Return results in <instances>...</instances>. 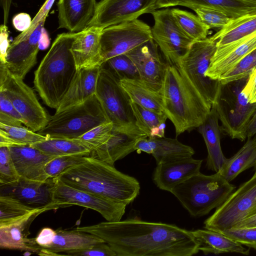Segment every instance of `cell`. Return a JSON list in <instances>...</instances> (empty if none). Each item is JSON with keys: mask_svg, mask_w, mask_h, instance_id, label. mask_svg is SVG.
<instances>
[{"mask_svg": "<svg viewBox=\"0 0 256 256\" xmlns=\"http://www.w3.org/2000/svg\"><path fill=\"white\" fill-rule=\"evenodd\" d=\"M242 93L250 103H256V68L248 78Z\"/></svg>", "mask_w": 256, "mask_h": 256, "instance_id": "50", "label": "cell"}, {"mask_svg": "<svg viewBox=\"0 0 256 256\" xmlns=\"http://www.w3.org/2000/svg\"><path fill=\"white\" fill-rule=\"evenodd\" d=\"M8 148L20 176L39 181L49 178L45 168L46 164L54 156L48 155L28 145H16Z\"/></svg>", "mask_w": 256, "mask_h": 256, "instance_id": "21", "label": "cell"}, {"mask_svg": "<svg viewBox=\"0 0 256 256\" xmlns=\"http://www.w3.org/2000/svg\"><path fill=\"white\" fill-rule=\"evenodd\" d=\"M46 20L41 21L32 32L20 40L12 41L8 50L6 66L13 74L24 79L36 63L40 39Z\"/></svg>", "mask_w": 256, "mask_h": 256, "instance_id": "18", "label": "cell"}, {"mask_svg": "<svg viewBox=\"0 0 256 256\" xmlns=\"http://www.w3.org/2000/svg\"><path fill=\"white\" fill-rule=\"evenodd\" d=\"M9 32L6 24H2L0 26V62L6 63L8 50L10 44L8 40Z\"/></svg>", "mask_w": 256, "mask_h": 256, "instance_id": "51", "label": "cell"}, {"mask_svg": "<svg viewBox=\"0 0 256 256\" xmlns=\"http://www.w3.org/2000/svg\"><path fill=\"white\" fill-rule=\"evenodd\" d=\"M125 54L135 64L142 82L160 93L168 64L162 62L158 46L152 38Z\"/></svg>", "mask_w": 256, "mask_h": 256, "instance_id": "17", "label": "cell"}, {"mask_svg": "<svg viewBox=\"0 0 256 256\" xmlns=\"http://www.w3.org/2000/svg\"><path fill=\"white\" fill-rule=\"evenodd\" d=\"M100 66L110 70L120 80L122 78L140 79L135 64L126 54L110 58Z\"/></svg>", "mask_w": 256, "mask_h": 256, "instance_id": "39", "label": "cell"}, {"mask_svg": "<svg viewBox=\"0 0 256 256\" xmlns=\"http://www.w3.org/2000/svg\"><path fill=\"white\" fill-rule=\"evenodd\" d=\"M83 155H67L56 156L46 165L45 170L48 178H55L68 168L84 162L86 158Z\"/></svg>", "mask_w": 256, "mask_h": 256, "instance_id": "42", "label": "cell"}, {"mask_svg": "<svg viewBox=\"0 0 256 256\" xmlns=\"http://www.w3.org/2000/svg\"><path fill=\"white\" fill-rule=\"evenodd\" d=\"M120 83L131 101L156 112H164L161 93L151 90L140 79L122 78Z\"/></svg>", "mask_w": 256, "mask_h": 256, "instance_id": "32", "label": "cell"}, {"mask_svg": "<svg viewBox=\"0 0 256 256\" xmlns=\"http://www.w3.org/2000/svg\"><path fill=\"white\" fill-rule=\"evenodd\" d=\"M256 68V50L250 52L219 79L222 84L249 77Z\"/></svg>", "mask_w": 256, "mask_h": 256, "instance_id": "41", "label": "cell"}, {"mask_svg": "<svg viewBox=\"0 0 256 256\" xmlns=\"http://www.w3.org/2000/svg\"><path fill=\"white\" fill-rule=\"evenodd\" d=\"M193 10L206 7L221 10L232 18L256 13V4L244 0H180L179 5Z\"/></svg>", "mask_w": 256, "mask_h": 256, "instance_id": "34", "label": "cell"}, {"mask_svg": "<svg viewBox=\"0 0 256 256\" xmlns=\"http://www.w3.org/2000/svg\"><path fill=\"white\" fill-rule=\"evenodd\" d=\"M218 116L215 107L212 105L211 110L198 130L206 144L208 156L206 166L216 172L222 168L226 158L222 150L220 145V128L218 124Z\"/></svg>", "mask_w": 256, "mask_h": 256, "instance_id": "27", "label": "cell"}, {"mask_svg": "<svg viewBox=\"0 0 256 256\" xmlns=\"http://www.w3.org/2000/svg\"><path fill=\"white\" fill-rule=\"evenodd\" d=\"M202 160L191 157L157 164L152 180L160 189L170 192L176 186L200 172Z\"/></svg>", "mask_w": 256, "mask_h": 256, "instance_id": "20", "label": "cell"}, {"mask_svg": "<svg viewBox=\"0 0 256 256\" xmlns=\"http://www.w3.org/2000/svg\"><path fill=\"white\" fill-rule=\"evenodd\" d=\"M110 122L95 94L82 104L56 112L50 116L46 126L37 132L48 138H76Z\"/></svg>", "mask_w": 256, "mask_h": 256, "instance_id": "6", "label": "cell"}, {"mask_svg": "<svg viewBox=\"0 0 256 256\" xmlns=\"http://www.w3.org/2000/svg\"><path fill=\"white\" fill-rule=\"evenodd\" d=\"M0 88L6 92L27 128L38 132L46 126L50 116L34 90L24 82V79L13 74L5 64L1 63Z\"/></svg>", "mask_w": 256, "mask_h": 256, "instance_id": "10", "label": "cell"}, {"mask_svg": "<svg viewBox=\"0 0 256 256\" xmlns=\"http://www.w3.org/2000/svg\"><path fill=\"white\" fill-rule=\"evenodd\" d=\"M37 210L9 196H0V228L12 224Z\"/></svg>", "mask_w": 256, "mask_h": 256, "instance_id": "38", "label": "cell"}, {"mask_svg": "<svg viewBox=\"0 0 256 256\" xmlns=\"http://www.w3.org/2000/svg\"><path fill=\"white\" fill-rule=\"evenodd\" d=\"M18 145L15 141L0 132V147ZM20 146V145H19Z\"/></svg>", "mask_w": 256, "mask_h": 256, "instance_id": "58", "label": "cell"}, {"mask_svg": "<svg viewBox=\"0 0 256 256\" xmlns=\"http://www.w3.org/2000/svg\"><path fill=\"white\" fill-rule=\"evenodd\" d=\"M151 14L154 22L151 28L152 40L162 52L166 63L178 66L194 41L180 26L171 9L155 10Z\"/></svg>", "mask_w": 256, "mask_h": 256, "instance_id": "13", "label": "cell"}, {"mask_svg": "<svg viewBox=\"0 0 256 256\" xmlns=\"http://www.w3.org/2000/svg\"><path fill=\"white\" fill-rule=\"evenodd\" d=\"M76 33L58 34L34 72V88L50 108H58L77 72L70 50Z\"/></svg>", "mask_w": 256, "mask_h": 256, "instance_id": "4", "label": "cell"}, {"mask_svg": "<svg viewBox=\"0 0 256 256\" xmlns=\"http://www.w3.org/2000/svg\"><path fill=\"white\" fill-rule=\"evenodd\" d=\"M63 255L73 256H116V252L106 242L96 244L91 247L64 252Z\"/></svg>", "mask_w": 256, "mask_h": 256, "instance_id": "48", "label": "cell"}, {"mask_svg": "<svg viewBox=\"0 0 256 256\" xmlns=\"http://www.w3.org/2000/svg\"><path fill=\"white\" fill-rule=\"evenodd\" d=\"M167 64L160 93L164 112L173 124L178 136L200 126L212 106L180 66Z\"/></svg>", "mask_w": 256, "mask_h": 256, "instance_id": "3", "label": "cell"}, {"mask_svg": "<svg viewBox=\"0 0 256 256\" xmlns=\"http://www.w3.org/2000/svg\"><path fill=\"white\" fill-rule=\"evenodd\" d=\"M130 105L138 128L148 138L164 137L165 113H158L146 108L130 100Z\"/></svg>", "mask_w": 256, "mask_h": 256, "instance_id": "36", "label": "cell"}, {"mask_svg": "<svg viewBox=\"0 0 256 256\" xmlns=\"http://www.w3.org/2000/svg\"><path fill=\"white\" fill-rule=\"evenodd\" d=\"M156 0H100L88 26L104 28L138 19L142 14L156 10Z\"/></svg>", "mask_w": 256, "mask_h": 256, "instance_id": "15", "label": "cell"}, {"mask_svg": "<svg viewBox=\"0 0 256 256\" xmlns=\"http://www.w3.org/2000/svg\"><path fill=\"white\" fill-rule=\"evenodd\" d=\"M256 32V13L232 18L212 38L216 42V48L234 44Z\"/></svg>", "mask_w": 256, "mask_h": 256, "instance_id": "31", "label": "cell"}, {"mask_svg": "<svg viewBox=\"0 0 256 256\" xmlns=\"http://www.w3.org/2000/svg\"><path fill=\"white\" fill-rule=\"evenodd\" d=\"M104 242L100 238L90 233L74 229L72 230L58 228L52 242L48 246L40 248L38 254L60 256L58 252L88 248Z\"/></svg>", "mask_w": 256, "mask_h": 256, "instance_id": "28", "label": "cell"}, {"mask_svg": "<svg viewBox=\"0 0 256 256\" xmlns=\"http://www.w3.org/2000/svg\"><path fill=\"white\" fill-rule=\"evenodd\" d=\"M55 178L74 188L126 206L136 199L140 190L136 178L91 156Z\"/></svg>", "mask_w": 256, "mask_h": 256, "instance_id": "2", "label": "cell"}, {"mask_svg": "<svg viewBox=\"0 0 256 256\" xmlns=\"http://www.w3.org/2000/svg\"><path fill=\"white\" fill-rule=\"evenodd\" d=\"M220 232L243 246L256 249V226L232 228Z\"/></svg>", "mask_w": 256, "mask_h": 256, "instance_id": "47", "label": "cell"}, {"mask_svg": "<svg viewBox=\"0 0 256 256\" xmlns=\"http://www.w3.org/2000/svg\"><path fill=\"white\" fill-rule=\"evenodd\" d=\"M256 164V138L248 139L245 144L232 157L226 158L218 172L228 182L234 180L244 170Z\"/></svg>", "mask_w": 256, "mask_h": 256, "instance_id": "33", "label": "cell"}, {"mask_svg": "<svg viewBox=\"0 0 256 256\" xmlns=\"http://www.w3.org/2000/svg\"><path fill=\"white\" fill-rule=\"evenodd\" d=\"M32 20L30 16L25 12L18 14L12 20L14 28L21 32L27 30L30 26Z\"/></svg>", "mask_w": 256, "mask_h": 256, "instance_id": "53", "label": "cell"}, {"mask_svg": "<svg viewBox=\"0 0 256 256\" xmlns=\"http://www.w3.org/2000/svg\"><path fill=\"white\" fill-rule=\"evenodd\" d=\"M46 209L37 210L10 225L0 228V247L2 248L26 250L38 254L40 247L35 238H28L29 228L34 220Z\"/></svg>", "mask_w": 256, "mask_h": 256, "instance_id": "25", "label": "cell"}, {"mask_svg": "<svg viewBox=\"0 0 256 256\" xmlns=\"http://www.w3.org/2000/svg\"><path fill=\"white\" fill-rule=\"evenodd\" d=\"M53 205L55 208L78 205L99 212L108 222H117L125 213L126 204L71 187L54 178Z\"/></svg>", "mask_w": 256, "mask_h": 256, "instance_id": "14", "label": "cell"}, {"mask_svg": "<svg viewBox=\"0 0 256 256\" xmlns=\"http://www.w3.org/2000/svg\"><path fill=\"white\" fill-rule=\"evenodd\" d=\"M256 50V32L234 44L216 48L206 76L219 80L242 58Z\"/></svg>", "mask_w": 256, "mask_h": 256, "instance_id": "19", "label": "cell"}, {"mask_svg": "<svg viewBox=\"0 0 256 256\" xmlns=\"http://www.w3.org/2000/svg\"><path fill=\"white\" fill-rule=\"evenodd\" d=\"M180 2V0H156V8L158 9L178 6Z\"/></svg>", "mask_w": 256, "mask_h": 256, "instance_id": "57", "label": "cell"}, {"mask_svg": "<svg viewBox=\"0 0 256 256\" xmlns=\"http://www.w3.org/2000/svg\"><path fill=\"white\" fill-rule=\"evenodd\" d=\"M20 178L12 160L8 147H0V185L17 181Z\"/></svg>", "mask_w": 256, "mask_h": 256, "instance_id": "46", "label": "cell"}, {"mask_svg": "<svg viewBox=\"0 0 256 256\" xmlns=\"http://www.w3.org/2000/svg\"><path fill=\"white\" fill-rule=\"evenodd\" d=\"M171 11L180 26L194 41L207 38L210 28L202 22L198 16L178 8H172Z\"/></svg>", "mask_w": 256, "mask_h": 256, "instance_id": "37", "label": "cell"}, {"mask_svg": "<svg viewBox=\"0 0 256 256\" xmlns=\"http://www.w3.org/2000/svg\"><path fill=\"white\" fill-rule=\"evenodd\" d=\"M102 28L88 26L76 33L70 50L76 70L100 66L102 64L100 54V40Z\"/></svg>", "mask_w": 256, "mask_h": 256, "instance_id": "22", "label": "cell"}, {"mask_svg": "<svg viewBox=\"0 0 256 256\" xmlns=\"http://www.w3.org/2000/svg\"><path fill=\"white\" fill-rule=\"evenodd\" d=\"M256 206V175L242 184L204 222V228L216 232L232 228Z\"/></svg>", "mask_w": 256, "mask_h": 256, "instance_id": "11", "label": "cell"}, {"mask_svg": "<svg viewBox=\"0 0 256 256\" xmlns=\"http://www.w3.org/2000/svg\"><path fill=\"white\" fill-rule=\"evenodd\" d=\"M74 229L100 238L118 256H191L200 251L192 232L173 224L134 218Z\"/></svg>", "mask_w": 256, "mask_h": 256, "instance_id": "1", "label": "cell"}, {"mask_svg": "<svg viewBox=\"0 0 256 256\" xmlns=\"http://www.w3.org/2000/svg\"><path fill=\"white\" fill-rule=\"evenodd\" d=\"M191 232L198 244L199 250L205 254L229 252L249 254L250 248H244L242 244L220 232L206 228Z\"/></svg>", "mask_w": 256, "mask_h": 256, "instance_id": "29", "label": "cell"}, {"mask_svg": "<svg viewBox=\"0 0 256 256\" xmlns=\"http://www.w3.org/2000/svg\"><path fill=\"white\" fill-rule=\"evenodd\" d=\"M152 38L151 28L138 19L104 28L100 40L102 64L110 58L125 54Z\"/></svg>", "mask_w": 256, "mask_h": 256, "instance_id": "12", "label": "cell"}, {"mask_svg": "<svg viewBox=\"0 0 256 256\" xmlns=\"http://www.w3.org/2000/svg\"><path fill=\"white\" fill-rule=\"evenodd\" d=\"M56 234V230L49 228H45L41 230L35 238V240L40 248L47 247L52 242Z\"/></svg>", "mask_w": 256, "mask_h": 256, "instance_id": "52", "label": "cell"}, {"mask_svg": "<svg viewBox=\"0 0 256 256\" xmlns=\"http://www.w3.org/2000/svg\"><path fill=\"white\" fill-rule=\"evenodd\" d=\"M248 78L220 85L213 105L221 122L220 131L232 139L244 141L248 126L256 112V103H250L242 90Z\"/></svg>", "mask_w": 256, "mask_h": 256, "instance_id": "7", "label": "cell"}, {"mask_svg": "<svg viewBox=\"0 0 256 256\" xmlns=\"http://www.w3.org/2000/svg\"><path fill=\"white\" fill-rule=\"evenodd\" d=\"M112 128L113 124L112 122L104 123L76 138L81 140L94 150L109 139L112 135Z\"/></svg>", "mask_w": 256, "mask_h": 256, "instance_id": "43", "label": "cell"}, {"mask_svg": "<svg viewBox=\"0 0 256 256\" xmlns=\"http://www.w3.org/2000/svg\"><path fill=\"white\" fill-rule=\"evenodd\" d=\"M194 10L202 22L210 29L221 28L232 18L224 12L213 8L202 7Z\"/></svg>", "mask_w": 256, "mask_h": 256, "instance_id": "45", "label": "cell"}, {"mask_svg": "<svg viewBox=\"0 0 256 256\" xmlns=\"http://www.w3.org/2000/svg\"><path fill=\"white\" fill-rule=\"evenodd\" d=\"M235 188L219 172L212 175L200 172L174 187L170 192L192 216L200 217L222 204Z\"/></svg>", "mask_w": 256, "mask_h": 256, "instance_id": "5", "label": "cell"}, {"mask_svg": "<svg viewBox=\"0 0 256 256\" xmlns=\"http://www.w3.org/2000/svg\"><path fill=\"white\" fill-rule=\"evenodd\" d=\"M96 0H58V28L72 32L86 28L93 17Z\"/></svg>", "mask_w": 256, "mask_h": 256, "instance_id": "24", "label": "cell"}, {"mask_svg": "<svg viewBox=\"0 0 256 256\" xmlns=\"http://www.w3.org/2000/svg\"><path fill=\"white\" fill-rule=\"evenodd\" d=\"M246 136L248 138H256V112L248 124Z\"/></svg>", "mask_w": 256, "mask_h": 256, "instance_id": "55", "label": "cell"}, {"mask_svg": "<svg viewBox=\"0 0 256 256\" xmlns=\"http://www.w3.org/2000/svg\"><path fill=\"white\" fill-rule=\"evenodd\" d=\"M144 136H133L112 130L109 139L103 144L92 150L90 156L114 165L116 161L123 158L136 150L134 146L136 142L140 138Z\"/></svg>", "mask_w": 256, "mask_h": 256, "instance_id": "30", "label": "cell"}, {"mask_svg": "<svg viewBox=\"0 0 256 256\" xmlns=\"http://www.w3.org/2000/svg\"><path fill=\"white\" fill-rule=\"evenodd\" d=\"M254 175H256V164L255 165V172Z\"/></svg>", "mask_w": 256, "mask_h": 256, "instance_id": "60", "label": "cell"}, {"mask_svg": "<svg viewBox=\"0 0 256 256\" xmlns=\"http://www.w3.org/2000/svg\"><path fill=\"white\" fill-rule=\"evenodd\" d=\"M244 0L256 4V0Z\"/></svg>", "mask_w": 256, "mask_h": 256, "instance_id": "59", "label": "cell"}, {"mask_svg": "<svg viewBox=\"0 0 256 256\" xmlns=\"http://www.w3.org/2000/svg\"><path fill=\"white\" fill-rule=\"evenodd\" d=\"M216 49V42L212 37L194 41L180 60L178 66L205 100L212 106L221 84L206 75Z\"/></svg>", "mask_w": 256, "mask_h": 256, "instance_id": "9", "label": "cell"}, {"mask_svg": "<svg viewBox=\"0 0 256 256\" xmlns=\"http://www.w3.org/2000/svg\"><path fill=\"white\" fill-rule=\"evenodd\" d=\"M54 178L44 181L20 177L14 182L0 185V196H9L35 210L56 209L53 205Z\"/></svg>", "mask_w": 256, "mask_h": 256, "instance_id": "16", "label": "cell"}, {"mask_svg": "<svg viewBox=\"0 0 256 256\" xmlns=\"http://www.w3.org/2000/svg\"><path fill=\"white\" fill-rule=\"evenodd\" d=\"M50 43V37L48 32L44 28L40 39V49H46L49 46Z\"/></svg>", "mask_w": 256, "mask_h": 256, "instance_id": "56", "label": "cell"}, {"mask_svg": "<svg viewBox=\"0 0 256 256\" xmlns=\"http://www.w3.org/2000/svg\"><path fill=\"white\" fill-rule=\"evenodd\" d=\"M0 123L15 126L24 124L22 118L2 88H0Z\"/></svg>", "mask_w": 256, "mask_h": 256, "instance_id": "44", "label": "cell"}, {"mask_svg": "<svg viewBox=\"0 0 256 256\" xmlns=\"http://www.w3.org/2000/svg\"><path fill=\"white\" fill-rule=\"evenodd\" d=\"M134 148L152 155L156 164L192 156L194 150L176 138L144 136L136 143Z\"/></svg>", "mask_w": 256, "mask_h": 256, "instance_id": "23", "label": "cell"}, {"mask_svg": "<svg viewBox=\"0 0 256 256\" xmlns=\"http://www.w3.org/2000/svg\"><path fill=\"white\" fill-rule=\"evenodd\" d=\"M31 146L54 157L67 155L90 156L92 150L78 138H48Z\"/></svg>", "mask_w": 256, "mask_h": 256, "instance_id": "35", "label": "cell"}, {"mask_svg": "<svg viewBox=\"0 0 256 256\" xmlns=\"http://www.w3.org/2000/svg\"><path fill=\"white\" fill-rule=\"evenodd\" d=\"M100 68L96 66L78 70L56 112L82 104L95 95Z\"/></svg>", "mask_w": 256, "mask_h": 256, "instance_id": "26", "label": "cell"}, {"mask_svg": "<svg viewBox=\"0 0 256 256\" xmlns=\"http://www.w3.org/2000/svg\"><path fill=\"white\" fill-rule=\"evenodd\" d=\"M54 1L55 0H46L36 14L32 20L30 27L27 30L21 32L20 34L14 38L12 41H18L30 36L41 21L46 20Z\"/></svg>", "mask_w": 256, "mask_h": 256, "instance_id": "49", "label": "cell"}, {"mask_svg": "<svg viewBox=\"0 0 256 256\" xmlns=\"http://www.w3.org/2000/svg\"><path fill=\"white\" fill-rule=\"evenodd\" d=\"M0 132L13 140L20 146H31L48 138L46 136L23 126H10L0 123Z\"/></svg>", "mask_w": 256, "mask_h": 256, "instance_id": "40", "label": "cell"}, {"mask_svg": "<svg viewBox=\"0 0 256 256\" xmlns=\"http://www.w3.org/2000/svg\"><path fill=\"white\" fill-rule=\"evenodd\" d=\"M254 226H256V212L248 215L242 220L238 222L232 228H244Z\"/></svg>", "mask_w": 256, "mask_h": 256, "instance_id": "54", "label": "cell"}, {"mask_svg": "<svg viewBox=\"0 0 256 256\" xmlns=\"http://www.w3.org/2000/svg\"><path fill=\"white\" fill-rule=\"evenodd\" d=\"M95 94L113 124L112 130L133 136H146L136 124L130 99L120 80L101 66Z\"/></svg>", "mask_w": 256, "mask_h": 256, "instance_id": "8", "label": "cell"}]
</instances>
